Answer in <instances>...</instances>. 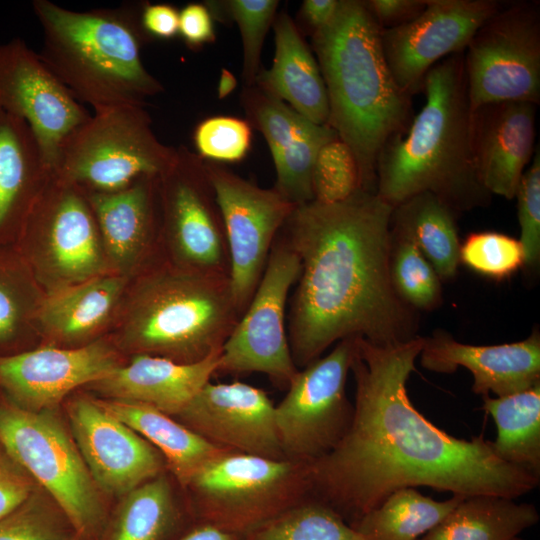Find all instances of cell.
<instances>
[{
  "mask_svg": "<svg viewBox=\"0 0 540 540\" xmlns=\"http://www.w3.org/2000/svg\"><path fill=\"white\" fill-rule=\"evenodd\" d=\"M389 272L398 297L418 311L434 310L442 303L441 280L414 242L390 224Z\"/></svg>",
  "mask_w": 540,
  "mask_h": 540,
  "instance_id": "cell-35",
  "label": "cell"
},
{
  "mask_svg": "<svg viewBox=\"0 0 540 540\" xmlns=\"http://www.w3.org/2000/svg\"><path fill=\"white\" fill-rule=\"evenodd\" d=\"M515 198L524 249V268L534 270L540 260V150L537 145L533 158L518 184Z\"/></svg>",
  "mask_w": 540,
  "mask_h": 540,
  "instance_id": "cell-44",
  "label": "cell"
},
{
  "mask_svg": "<svg viewBox=\"0 0 540 540\" xmlns=\"http://www.w3.org/2000/svg\"><path fill=\"white\" fill-rule=\"evenodd\" d=\"M421 365L430 371L451 374L459 367L473 376L472 391L482 397H503L540 382V334L534 330L524 340L498 345L458 342L444 330L423 337Z\"/></svg>",
  "mask_w": 540,
  "mask_h": 540,
  "instance_id": "cell-21",
  "label": "cell"
},
{
  "mask_svg": "<svg viewBox=\"0 0 540 540\" xmlns=\"http://www.w3.org/2000/svg\"><path fill=\"white\" fill-rule=\"evenodd\" d=\"M23 269L16 254L0 249V355L19 342L33 316Z\"/></svg>",
  "mask_w": 540,
  "mask_h": 540,
  "instance_id": "cell-38",
  "label": "cell"
},
{
  "mask_svg": "<svg viewBox=\"0 0 540 540\" xmlns=\"http://www.w3.org/2000/svg\"><path fill=\"white\" fill-rule=\"evenodd\" d=\"M119 366L115 351L102 341L14 352L0 355V390L24 410H52L76 387L102 380Z\"/></svg>",
  "mask_w": 540,
  "mask_h": 540,
  "instance_id": "cell-20",
  "label": "cell"
},
{
  "mask_svg": "<svg viewBox=\"0 0 540 540\" xmlns=\"http://www.w3.org/2000/svg\"><path fill=\"white\" fill-rule=\"evenodd\" d=\"M274 34L273 64L259 71L255 82L308 120L327 124L328 99L319 65L288 14L276 18Z\"/></svg>",
  "mask_w": 540,
  "mask_h": 540,
  "instance_id": "cell-26",
  "label": "cell"
},
{
  "mask_svg": "<svg viewBox=\"0 0 540 540\" xmlns=\"http://www.w3.org/2000/svg\"><path fill=\"white\" fill-rule=\"evenodd\" d=\"M473 110L487 104L540 102V2L509 1L474 34L463 53Z\"/></svg>",
  "mask_w": 540,
  "mask_h": 540,
  "instance_id": "cell-10",
  "label": "cell"
},
{
  "mask_svg": "<svg viewBox=\"0 0 540 540\" xmlns=\"http://www.w3.org/2000/svg\"><path fill=\"white\" fill-rule=\"evenodd\" d=\"M392 211L376 193L359 189L341 202L296 206L286 221V242L301 265L288 339L298 369L344 339L391 345L418 336V312L391 282Z\"/></svg>",
  "mask_w": 540,
  "mask_h": 540,
  "instance_id": "cell-2",
  "label": "cell"
},
{
  "mask_svg": "<svg viewBox=\"0 0 540 540\" xmlns=\"http://www.w3.org/2000/svg\"><path fill=\"white\" fill-rule=\"evenodd\" d=\"M176 418L221 450L286 459L275 405L255 386L209 382Z\"/></svg>",
  "mask_w": 540,
  "mask_h": 540,
  "instance_id": "cell-18",
  "label": "cell"
},
{
  "mask_svg": "<svg viewBox=\"0 0 540 540\" xmlns=\"http://www.w3.org/2000/svg\"><path fill=\"white\" fill-rule=\"evenodd\" d=\"M460 263L493 280H504L524 267V249L512 236L495 231L473 232L460 244Z\"/></svg>",
  "mask_w": 540,
  "mask_h": 540,
  "instance_id": "cell-39",
  "label": "cell"
},
{
  "mask_svg": "<svg viewBox=\"0 0 540 540\" xmlns=\"http://www.w3.org/2000/svg\"><path fill=\"white\" fill-rule=\"evenodd\" d=\"M422 344L420 336L391 345L353 338L349 427L330 452L308 463L311 497L350 526L402 488L516 499L539 486L540 477L500 459L491 440L454 437L415 408L407 381Z\"/></svg>",
  "mask_w": 540,
  "mask_h": 540,
  "instance_id": "cell-1",
  "label": "cell"
},
{
  "mask_svg": "<svg viewBox=\"0 0 540 540\" xmlns=\"http://www.w3.org/2000/svg\"><path fill=\"white\" fill-rule=\"evenodd\" d=\"M238 313L222 272L170 269L139 284L121 336L138 354L191 363L221 350Z\"/></svg>",
  "mask_w": 540,
  "mask_h": 540,
  "instance_id": "cell-6",
  "label": "cell"
},
{
  "mask_svg": "<svg viewBox=\"0 0 540 540\" xmlns=\"http://www.w3.org/2000/svg\"><path fill=\"white\" fill-rule=\"evenodd\" d=\"M513 540H523V539H521V538H519V537H516V538L513 539Z\"/></svg>",
  "mask_w": 540,
  "mask_h": 540,
  "instance_id": "cell-53",
  "label": "cell"
},
{
  "mask_svg": "<svg viewBox=\"0 0 540 540\" xmlns=\"http://www.w3.org/2000/svg\"><path fill=\"white\" fill-rule=\"evenodd\" d=\"M140 26L146 36L171 39L178 35L179 11L170 4H144L139 10Z\"/></svg>",
  "mask_w": 540,
  "mask_h": 540,
  "instance_id": "cell-48",
  "label": "cell"
},
{
  "mask_svg": "<svg viewBox=\"0 0 540 540\" xmlns=\"http://www.w3.org/2000/svg\"><path fill=\"white\" fill-rule=\"evenodd\" d=\"M226 12L237 23L243 44L242 77L252 86L259 73L260 57L266 32L274 19L276 0H230Z\"/></svg>",
  "mask_w": 540,
  "mask_h": 540,
  "instance_id": "cell-42",
  "label": "cell"
},
{
  "mask_svg": "<svg viewBox=\"0 0 540 540\" xmlns=\"http://www.w3.org/2000/svg\"><path fill=\"white\" fill-rule=\"evenodd\" d=\"M205 165L228 241L230 291L241 312L258 286L276 233L296 206L274 188H260L219 165Z\"/></svg>",
  "mask_w": 540,
  "mask_h": 540,
  "instance_id": "cell-13",
  "label": "cell"
},
{
  "mask_svg": "<svg viewBox=\"0 0 540 540\" xmlns=\"http://www.w3.org/2000/svg\"><path fill=\"white\" fill-rule=\"evenodd\" d=\"M381 30L405 25L414 20L426 7L427 0H369L363 1Z\"/></svg>",
  "mask_w": 540,
  "mask_h": 540,
  "instance_id": "cell-46",
  "label": "cell"
},
{
  "mask_svg": "<svg viewBox=\"0 0 540 540\" xmlns=\"http://www.w3.org/2000/svg\"><path fill=\"white\" fill-rule=\"evenodd\" d=\"M236 85L237 81L234 75L229 70L222 69L218 82V97L225 98L235 89Z\"/></svg>",
  "mask_w": 540,
  "mask_h": 540,
  "instance_id": "cell-51",
  "label": "cell"
},
{
  "mask_svg": "<svg viewBox=\"0 0 540 540\" xmlns=\"http://www.w3.org/2000/svg\"><path fill=\"white\" fill-rule=\"evenodd\" d=\"M20 233L44 242L48 271L62 287L107 274L109 263L85 194L53 173Z\"/></svg>",
  "mask_w": 540,
  "mask_h": 540,
  "instance_id": "cell-16",
  "label": "cell"
},
{
  "mask_svg": "<svg viewBox=\"0 0 540 540\" xmlns=\"http://www.w3.org/2000/svg\"><path fill=\"white\" fill-rule=\"evenodd\" d=\"M312 39L327 93V125L354 153L361 189L376 193L379 154L411 123V96L394 80L381 29L363 1L340 0L333 20Z\"/></svg>",
  "mask_w": 540,
  "mask_h": 540,
  "instance_id": "cell-3",
  "label": "cell"
},
{
  "mask_svg": "<svg viewBox=\"0 0 540 540\" xmlns=\"http://www.w3.org/2000/svg\"><path fill=\"white\" fill-rule=\"evenodd\" d=\"M38 487L0 444V517L25 501Z\"/></svg>",
  "mask_w": 540,
  "mask_h": 540,
  "instance_id": "cell-45",
  "label": "cell"
},
{
  "mask_svg": "<svg viewBox=\"0 0 540 540\" xmlns=\"http://www.w3.org/2000/svg\"><path fill=\"white\" fill-rule=\"evenodd\" d=\"M220 353L191 363L137 354L93 384L111 399L141 403L176 417L217 372Z\"/></svg>",
  "mask_w": 540,
  "mask_h": 540,
  "instance_id": "cell-23",
  "label": "cell"
},
{
  "mask_svg": "<svg viewBox=\"0 0 540 540\" xmlns=\"http://www.w3.org/2000/svg\"><path fill=\"white\" fill-rule=\"evenodd\" d=\"M179 520L171 485L164 474L123 496L101 540H165Z\"/></svg>",
  "mask_w": 540,
  "mask_h": 540,
  "instance_id": "cell-33",
  "label": "cell"
},
{
  "mask_svg": "<svg viewBox=\"0 0 540 540\" xmlns=\"http://www.w3.org/2000/svg\"><path fill=\"white\" fill-rule=\"evenodd\" d=\"M75 532L60 508L39 486L0 517V540H69Z\"/></svg>",
  "mask_w": 540,
  "mask_h": 540,
  "instance_id": "cell-37",
  "label": "cell"
},
{
  "mask_svg": "<svg viewBox=\"0 0 540 540\" xmlns=\"http://www.w3.org/2000/svg\"><path fill=\"white\" fill-rule=\"evenodd\" d=\"M353 338L299 370L275 406V418L286 459L310 463L330 452L347 431L353 405L346 395Z\"/></svg>",
  "mask_w": 540,
  "mask_h": 540,
  "instance_id": "cell-11",
  "label": "cell"
},
{
  "mask_svg": "<svg viewBox=\"0 0 540 540\" xmlns=\"http://www.w3.org/2000/svg\"><path fill=\"white\" fill-rule=\"evenodd\" d=\"M464 498L436 501L416 488H402L353 526L366 540H418L438 525Z\"/></svg>",
  "mask_w": 540,
  "mask_h": 540,
  "instance_id": "cell-32",
  "label": "cell"
},
{
  "mask_svg": "<svg viewBox=\"0 0 540 540\" xmlns=\"http://www.w3.org/2000/svg\"><path fill=\"white\" fill-rule=\"evenodd\" d=\"M425 104L404 134L379 154L376 194L391 206L428 192L458 215L487 206L492 195L476 172L472 118L463 53L449 56L425 75Z\"/></svg>",
  "mask_w": 540,
  "mask_h": 540,
  "instance_id": "cell-4",
  "label": "cell"
},
{
  "mask_svg": "<svg viewBox=\"0 0 540 540\" xmlns=\"http://www.w3.org/2000/svg\"><path fill=\"white\" fill-rule=\"evenodd\" d=\"M32 8L43 32L38 54L79 103L94 112L145 106L163 91L142 62L146 35L135 7L73 11L34 0Z\"/></svg>",
  "mask_w": 540,
  "mask_h": 540,
  "instance_id": "cell-5",
  "label": "cell"
},
{
  "mask_svg": "<svg viewBox=\"0 0 540 540\" xmlns=\"http://www.w3.org/2000/svg\"><path fill=\"white\" fill-rule=\"evenodd\" d=\"M482 409L497 428L495 454L540 477V382L511 395L485 396Z\"/></svg>",
  "mask_w": 540,
  "mask_h": 540,
  "instance_id": "cell-31",
  "label": "cell"
},
{
  "mask_svg": "<svg viewBox=\"0 0 540 540\" xmlns=\"http://www.w3.org/2000/svg\"><path fill=\"white\" fill-rule=\"evenodd\" d=\"M69 540H79V538H78L77 535L75 534V535L72 536Z\"/></svg>",
  "mask_w": 540,
  "mask_h": 540,
  "instance_id": "cell-52",
  "label": "cell"
},
{
  "mask_svg": "<svg viewBox=\"0 0 540 540\" xmlns=\"http://www.w3.org/2000/svg\"><path fill=\"white\" fill-rule=\"evenodd\" d=\"M197 524L240 538L311 497L309 464L225 451L185 487Z\"/></svg>",
  "mask_w": 540,
  "mask_h": 540,
  "instance_id": "cell-7",
  "label": "cell"
},
{
  "mask_svg": "<svg viewBox=\"0 0 540 540\" xmlns=\"http://www.w3.org/2000/svg\"><path fill=\"white\" fill-rule=\"evenodd\" d=\"M249 122L231 116H215L200 122L194 131L197 155L203 160L236 162L251 144Z\"/></svg>",
  "mask_w": 540,
  "mask_h": 540,
  "instance_id": "cell-43",
  "label": "cell"
},
{
  "mask_svg": "<svg viewBox=\"0 0 540 540\" xmlns=\"http://www.w3.org/2000/svg\"><path fill=\"white\" fill-rule=\"evenodd\" d=\"M498 0H427L411 22L381 30V45L397 85L408 95L422 91L427 72L464 53L476 31L503 5Z\"/></svg>",
  "mask_w": 540,
  "mask_h": 540,
  "instance_id": "cell-15",
  "label": "cell"
},
{
  "mask_svg": "<svg viewBox=\"0 0 540 540\" xmlns=\"http://www.w3.org/2000/svg\"><path fill=\"white\" fill-rule=\"evenodd\" d=\"M338 138L327 124L307 121L294 140L273 160L274 187L286 200L299 206L314 200L312 175L320 149Z\"/></svg>",
  "mask_w": 540,
  "mask_h": 540,
  "instance_id": "cell-36",
  "label": "cell"
},
{
  "mask_svg": "<svg viewBox=\"0 0 540 540\" xmlns=\"http://www.w3.org/2000/svg\"><path fill=\"white\" fill-rule=\"evenodd\" d=\"M300 270L299 257L287 242L275 244L246 313L221 347L217 372L263 373L288 387L299 369L286 336L285 307Z\"/></svg>",
  "mask_w": 540,
  "mask_h": 540,
  "instance_id": "cell-12",
  "label": "cell"
},
{
  "mask_svg": "<svg viewBox=\"0 0 540 540\" xmlns=\"http://www.w3.org/2000/svg\"><path fill=\"white\" fill-rule=\"evenodd\" d=\"M249 87L244 91L245 110L252 124L263 134L274 160L309 120L261 88Z\"/></svg>",
  "mask_w": 540,
  "mask_h": 540,
  "instance_id": "cell-41",
  "label": "cell"
},
{
  "mask_svg": "<svg viewBox=\"0 0 540 540\" xmlns=\"http://www.w3.org/2000/svg\"><path fill=\"white\" fill-rule=\"evenodd\" d=\"M177 540H239V538L208 524H196Z\"/></svg>",
  "mask_w": 540,
  "mask_h": 540,
  "instance_id": "cell-50",
  "label": "cell"
},
{
  "mask_svg": "<svg viewBox=\"0 0 540 540\" xmlns=\"http://www.w3.org/2000/svg\"><path fill=\"white\" fill-rule=\"evenodd\" d=\"M178 34L192 47L215 39L212 14L207 5L189 3L179 11Z\"/></svg>",
  "mask_w": 540,
  "mask_h": 540,
  "instance_id": "cell-47",
  "label": "cell"
},
{
  "mask_svg": "<svg viewBox=\"0 0 540 540\" xmlns=\"http://www.w3.org/2000/svg\"><path fill=\"white\" fill-rule=\"evenodd\" d=\"M176 148L154 134L145 106L94 112L63 143L52 173L86 192L121 191L144 176H160Z\"/></svg>",
  "mask_w": 540,
  "mask_h": 540,
  "instance_id": "cell-9",
  "label": "cell"
},
{
  "mask_svg": "<svg viewBox=\"0 0 540 540\" xmlns=\"http://www.w3.org/2000/svg\"><path fill=\"white\" fill-rule=\"evenodd\" d=\"M159 176H144L113 193H83L96 220L108 263L122 275L142 258L155 225Z\"/></svg>",
  "mask_w": 540,
  "mask_h": 540,
  "instance_id": "cell-24",
  "label": "cell"
},
{
  "mask_svg": "<svg viewBox=\"0 0 540 540\" xmlns=\"http://www.w3.org/2000/svg\"><path fill=\"white\" fill-rule=\"evenodd\" d=\"M122 274H103L59 288L36 309L39 327L50 337L75 342L98 331L109 319L125 288Z\"/></svg>",
  "mask_w": 540,
  "mask_h": 540,
  "instance_id": "cell-27",
  "label": "cell"
},
{
  "mask_svg": "<svg viewBox=\"0 0 540 540\" xmlns=\"http://www.w3.org/2000/svg\"><path fill=\"white\" fill-rule=\"evenodd\" d=\"M537 105L508 101L473 110L472 146L477 175L491 194L515 198L535 153Z\"/></svg>",
  "mask_w": 540,
  "mask_h": 540,
  "instance_id": "cell-22",
  "label": "cell"
},
{
  "mask_svg": "<svg viewBox=\"0 0 540 540\" xmlns=\"http://www.w3.org/2000/svg\"><path fill=\"white\" fill-rule=\"evenodd\" d=\"M539 521L533 504L479 495L464 498L418 540H513Z\"/></svg>",
  "mask_w": 540,
  "mask_h": 540,
  "instance_id": "cell-30",
  "label": "cell"
},
{
  "mask_svg": "<svg viewBox=\"0 0 540 540\" xmlns=\"http://www.w3.org/2000/svg\"><path fill=\"white\" fill-rule=\"evenodd\" d=\"M51 176L29 126L0 110V244L20 232Z\"/></svg>",
  "mask_w": 540,
  "mask_h": 540,
  "instance_id": "cell-25",
  "label": "cell"
},
{
  "mask_svg": "<svg viewBox=\"0 0 540 540\" xmlns=\"http://www.w3.org/2000/svg\"><path fill=\"white\" fill-rule=\"evenodd\" d=\"M340 0H305L302 15L313 32L327 26L335 17Z\"/></svg>",
  "mask_w": 540,
  "mask_h": 540,
  "instance_id": "cell-49",
  "label": "cell"
},
{
  "mask_svg": "<svg viewBox=\"0 0 540 540\" xmlns=\"http://www.w3.org/2000/svg\"><path fill=\"white\" fill-rule=\"evenodd\" d=\"M458 214L435 195L416 194L393 207L391 227L409 237L441 281L453 279L460 264Z\"/></svg>",
  "mask_w": 540,
  "mask_h": 540,
  "instance_id": "cell-29",
  "label": "cell"
},
{
  "mask_svg": "<svg viewBox=\"0 0 540 540\" xmlns=\"http://www.w3.org/2000/svg\"><path fill=\"white\" fill-rule=\"evenodd\" d=\"M0 444L45 489L79 540L100 537L107 523L101 490L52 410H24L3 396Z\"/></svg>",
  "mask_w": 540,
  "mask_h": 540,
  "instance_id": "cell-8",
  "label": "cell"
},
{
  "mask_svg": "<svg viewBox=\"0 0 540 540\" xmlns=\"http://www.w3.org/2000/svg\"><path fill=\"white\" fill-rule=\"evenodd\" d=\"M312 184L314 200L321 203L344 201L361 189L355 155L339 138L320 149L313 168Z\"/></svg>",
  "mask_w": 540,
  "mask_h": 540,
  "instance_id": "cell-40",
  "label": "cell"
},
{
  "mask_svg": "<svg viewBox=\"0 0 540 540\" xmlns=\"http://www.w3.org/2000/svg\"><path fill=\"white\" fill-rule=\"evenodd\" d=\"M97 402L155 447L184 488L208 462L225 452L173 416L150 406L116 399Z\"/></svg>",
  "mask_w": 540,
  "mask_h": 540,
  "instance_id": "cell-28",
  "label": "cell"
},
{
  "mask_svg": "<svg viewBox=\"0 0 540 540\" xmlns=\"http://www.w3.org/2000/svg\"><path fill=\"white\" fill-rule=\"evenodd\" d=\"M76 446L99 489L126 495L162 474L160 452L97 400L79 397L68 408Z\"/></svg>",
  "mask_w": 540,
  "mask_h": 540,
  "instance_id": "cell-19",
  "label": "cell"
},
{
  "mask_svg": "<svg viewBox=\"0 0 540 540\" xmlns=\"http://www.w3.org/2000/svg\"><path fill=\"white\" fill-rule=\"evenodd\" d=\"M164 221L175 252L186 268L222 272L218 206L205 160L185 146L159 176Z\"/></svg>",
  "mask_w": 540,
  "mask_h": 540,
  "instance_id": "cell-17",
  "label": "cell"
},
{
  "mask_svg": "<svg viewBox=\"0 0 540 540\" xmlns=\"http://www.w3.org/2000/svg\"><path fill=\"white\" fill-rule=\"evenodd\" d=\"M0 110L29 126L51 170L65 140L91 116L21 38L0 43Z\"/></svg>",
  "mask_w": 540,
  "mask_h": 540,
  "instance_id": "cell-14",
  "label": "cell"
},
{
  "mask_svg": "<svg viewBox=\"0 0 540 540\" xmlns=\"http://www.w3.org/2000/svg\"><path fill=\"white\" fill-rule=\"evenodd\" d=\"M239 540H366L337 512L316 498L300 503Z\"/></svg>",
  "mask_w": 540,
  "mask_h": 540,
  "instance_id": "cell-34",
  "label": "cell"
}]
</instances>
